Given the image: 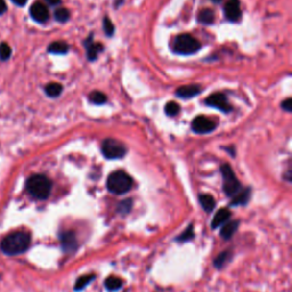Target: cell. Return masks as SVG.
<instances>
[{
	"label": "cell",
	"mask_w": 292,
	"mask_h": 292,
	"mask_svg": "<svg viewBox=\"0 0 292 292\" xmlns=\"http://www.w3.org/2000/svg\"><path fill=\"white\" fill-rule=\"evenodd\" d=\"M194 238H195V233H194V225L191 224V225H189V227H187L185 231L182 233V234H179L178 236H177V238L175 239V241L178 243H186V242L192 241Z\"/></svg>",
	"instance_id": "22"
},
{
	"label": "cell",
	"mask_w": 292,
	"mask_h": 292,
	"mask_svg": "<svg viewBox=\"0 0 292 292\" xmlns=\"http://www.w3.org/2000/svg\"><path fill=\"white\" fill-rule=\"evenodd\" d=\"M217 124L207 117L199 116L192 121V129L196 134H209L216 129Z\"/></svg>",
	"instance_id": "9"
},
{
	"label": "cell",
	"mask_w": 292,
	"mask_h": 292,
	"mask_svg": "<svg viewBox=\"0 0 292 292\" xmlns=\"http://www.w3.org/2000/svg\"><path fill=\"white\" fill-rule=\"evenodd\" d=\"M63 92V86L61 83L57 82H51L48 83V85L45 87V93L47 94V96L51 97V98H55V97H58Z\"/></svg>",
	"instance_id": "23"
},
{
	"label": "cell",
	"mask_w": 292,
	"mask_h": 292,
	"mask_svg": "<svg viewBox=\"0 0 292 292\" xmlns=\"http://www.w3.org/2000/svg\"><path fill=\"white\" fill-rule=\"evenodd\" d=\"M27 193L33 199L37 200H47L51 193L53 183L45 175H33L26 180L25 184Z\"/></svg>",
	"instance_id": "2"
},
{
	"label": "cell",
	"mask_w": 292,
	"mask_h": 292,
	"mask_svg": "<svg viewBox=\"0 0 292 292\" xmlns=\"http://www.w3.org/2000/svg\"><path fill=\"white\" fill-rule=\"evenodd\" d=\"M7 12V5L5 0H0V15L5 14Z\"/></svg>",
	"instance_id": "32"
},
{
	"label": "cell",
	"mask_w": 292,
	"mask_h": 292,
	"mask_svg": "<svg viewBox=\"0 0 292 292\" xmlns=\"http://www.w3.org/2000/svg\"><path fill=\"white\" fill-rule=\"evenodd\" d=\"M10 56H12V48L8 44L2 43L0 45V60L7 61Z\"/></svg>",
	"instance_id": "29"
},
{
	"label": "cell",
	"mask_w": 292,
	"mask_h": 292,
	"mask_svg": "<svg viewBox=\"0 0 292 292\" xmlns=\"http://www.w3.org/2000/svg\"><path fill=\"white\" fill-rule=\"evenodd\" d=\"M240 225L239 220H229L226 222V224L222 225V228L220 231V236L224 240H229L232 239V236L235 234L236 231H238Z\"/></svg>",
	"instance_id": "15"
},
{
	"label": "cell",
	"mask_w": 292,
	"mask_h": 292,
	"mask_svg": "<svg viewBox=\"0 0 292 292\" xmlns=\"http://www.w3.org/2000/svg\"><path fill=\"white\" fill-rule=\"evenodd\" d=\"M202 92V88L197 85H190V86H182L179 87L178 89L176 90V95L179 97V98H192V97H195L196 95Z\"/></svg>",
	"instance_id": "12"
},
{
	"label": "cell",
	"mask_w": 292,
	"mask_h": 292,
	"mask_svg": "<svg viewBox=\"0 0 292 292\" xmlns=\"http://www.w3.org/2000/svg\"><path fill=\"white\" fill-rule=\"evenodd\" d=\"M31 234L25 231H16L6 235L0 242V249L7 256H19L26 252L31 245Z\"/></svg>",
	"instance_id": "1"
},
{
	"label": "cell",
	"mask_w": 292,
	"mask_h": 292,
	"mask_svg": "<svg viewBox=\"0 0 292 292\" xmlns=\"http://www.w3.org/2000/svg\"><path fill=\"white\" fill-rule=\"evenodd\" d=\"M282 109L286 110L287 112H291L292 111V99L287 98L284 102H282Z\"/></svg>",
	"instance_id": "31"
},
{
	"label": "cell",
	"mask_w": 292,
	"mask_h": 292,
	"mask_svg": "<svg viewBox=\"0 0 292 292\" xmlns=\"http://www.w3.org/2000/svg\"><path fill=\"white\" fill-rule=\"evenodd\" d=\"M204 103H206L208 106L215 107V109H218L224 113H228L232 111V106L229 105L227 98H226V96L221 93L213 94V95H210L204 100Z\"/></svg>",
	"instance_id": "8"
},
{
	"label": "cell",
	"mask_w": 292,
	"mask_h": 292,
	"mask_svg": "<svg viewBox=\"0 0 292 292\" xmlns=\"http://www.w3.org/2000/svg\"><path fill=\"white\" fill-rule=\"evenodd\" d=\"M55 20L60 23H65L67 21L70 19V12L67 8H58L55 10Z\"/></svg>",
	"instance_id": "27"
},
{
	"label": "cell",
	"mask_w": 292,
	"mask_h": 292,
	"mask_svg": "<svg viewBox=\"0 0 292 292\" xmlns=\"http://www.w3.org/2000/svg\"><path fill=\"white\" fill-rule=\"evenodd\" d=\"M104 286H105V289L109 292H114L120 290L121 288H122L123 281L117 276H110L105 280Z\"/></svg>",
	"instance_id": "21"
},
{
	"label": "cell",
	"mask_w": 292,
	"mask_h": 292,
	"mask_svg": "<svg viewBox=\"0 0 292 292\" xmlns=\"http://www.w3.org/2000/svg\"><path fill=\"white\" fill-rule=\"evenodd\" d=\"M222 175V190L228 197H234L236 194H239L243 190V187L240 183V180L236 178L232 167L228 163L221 166L220 168Z\"/></svg>",
	"instance_id": "4"
},
{
	"label": "cell",
	"mask_w": 292,
	"mask_h": 292,
	"mask_svg": "<svg viewBox=\"0 0 292 292\" xmlns=\"http://www.w3.org/2000/svg\"><path fill=\"white\" fill-rule=\"evenodd\" d=\"M89 100L96 105H102V104L106 103V96L105 94L100 93V92H93L89 94Z\"/></svg>",
	"instance_id": "26"
},
{
	"label": "cell",
	"mask_w": 292,
	"mask_h": 292,
	"mask_svg": "<svg viewBox=\"0 0 292 292\" xmlns=\"http://www.w3.org/2000/svg\"><path fill=\"white\" fill-rule=\"evenodd\" d=\"M213 1H214V2H220L221 0H213Z\"/></svg>",
	"instance_id": "35"
},
{
	"label": "cell",
	"mask_w": 292,
	"mask_h": 292,
	"mask_svg": "<svg viewBox=\"0 0 292 292\" xmlns=\"http://www.w3.org/2000/svg\"><path fill=\"white\" fill-rule=\"evenodd\" d=\"M199 201L201 207L203 208V210L207 214L213 213L215 208H216V201H215L214 196L210 195V194H201L199 196Z\"/></svg>",
	"instance_id": "17"
},
{
	"label": "cell",
	"mask_w": 292,
	"mask_h": 292,
	"mask_svg": "<svg viewBox=\"0 0 292 292\" xmlns=\"http://www.w3.org/2000/svg\"><path fill=\"white\" fill-rule=\"evenodd\" d=\"M180 107L177 103L175 102H168L167 105L165 106V112L168 114L169 117H175L179 113Z\"/></svg>",
	"instance_id": "28"
},
{
	"label": "cell",
	"mask_w": 292,
	"mask_h": 292,
	"mask_svg": "<svg viewBox=\"0 0 292 292\" xmlns=\"http://www.w3.org/2000/svg\"><path fill=\"white\" fill-rule=\"evenodd\" d=\"M231 217H232L231 210L227 209V208H221V209H219L216 213V215L214 216L213 221H211V228L216 229L218 227H220V226L229 221V218Z\"/></svg>",
	"instance_id": "13"
},
{
	"label": "cell",
	"mask_w": 292,
	"mask_h": 292,
	"mask_svg": "<svg viewBox=\"0 0 292 292\" xmlns=\"http://www.w3.org/2000/svg\"><path fill=\"white\" fill-rule=\"evenodd\" d=\"M104 31H105L106 36H109V37L112 36L113 32H114L113 23L111 22V20L107 19V17L104 19Z\"/></svg>",
	"instance_id": "30"
},
{
	"label": "cell",
	"mask_w": 292,
	"mask_h": 292,
	"mask_svg": "<svg viewBox=\"0 0 292 292\" xmlns=\"http://www.w3.org/2000/svg\"><path fill=\"white\" fill-rule=\"evenodd\" d=\"M14 3H16L17 6H24L26 3L27 0H12Z\"/></svg>",
	"instance_id": "33"
},
{
	"label": "cell",
	"mask_w": 292,
	"mask_h": 292,
	"mask_svg": "<svg viewBox=\"0 0 292 292\" xmlns=\"http://www.w3.org/2000/svg\"><path fill=\"white\" fill-rule=\"evenodd\" d=\"M102 153L106 159L117 160L123 158L127 154V147L124 144L116 140H105L102 144Z\"/></svg>",
	"instance_id": "6"
},
{
	"label": "cell",
	"mask_w": 292,
	"mask_h": 292,
	"mask_svg": "<svg viewBox=\"0 0 292 292\" xmlns=\"http://www.w3.org/2000/svg\"><path fill=\"white\" fill-rule=\"evenodd\" d=\"M133 200L131 199H126V200H122L121 202L118 203L117 206V213L121 215V216H126L133 209Z\"/></svg>",
	"instance_id": "25"
},
{
	"label": "cell",
	"mask_w": 292,
	"mask_h": 292,
	"mask_svg": "<svg viewBox=\"0 0 292 292\" xmlns=\"http://www.w3.org/2000/svg\"><path fill=\"white\" fill-rule=\"evenodd\" d=\"M46 2H48L51 6H55V5H58V3H61V0H46Z\"/></svg>",
	"instance_id": "34"
},
{
	"label": "cell",
	"mask_w": 292,
	"mask_h": 292,
	"mask_svg": "<svg viewBox=\"0 0 292 292\" xmlns=\"http://www.w3.org/2000/svg\"><path fill=\"white\" fill-rule=\"evenodd\" d=\"M133 185V178L126 171H122V170H117V171L110 173L106 180V187L109 192L117 194V195L128 193Z\"/></svg>",
	"instance_id": "3"
},
{
	"label": "cell",
	"mask_w": 292,
	"mask_h": 292,
	"mask_svg": "<svg viewBox=\"0 0 292 292\" xmlns=\"http://www.w3.org/2000/svg\"><path fill=\"white\" fill-rule=\"evenodd\" d=\"M250 196H251V190L243 189L239 194L232 197L231 206H245L249 202Z\"/></svg>",
	"instance_id": "16"
},
{
	"label": "cell",
	"mask_w": 292,
	"mask_h": 292,
	"mask_svg": "<svg viewBox=\"0 0 292 292\" xmlns=\"http://www.w3.org/2000/svg\"><path fill=\"white\" fill-rule=\"evenodd\" d=\"M232 257H233V253L231 250H225V251L220 252L214 260L215 267H216L217 269L224 268V267L227 265L229 262H231Z\"/></svg>",
	"instance_id": "18"
},
{
	"label": "cell",
	"mask_w": 292,
	"mask_h": 292,
	"mask_svg": "<svg viewBox=\"0 0 292 292\" xmlns=\"http://www.w3.org/2000/svg\"><path fill=\"white\" fill-rule=\"evenodd\" d=\"M224 13L228 21L233 23L239 22L242 17L241 6H240L239 0H227L224 6Z\"/></svg>",
	"instance_id": "10"
},
{
	"label": "cell",
	"mask_w": 292,
	"mask_h": 292,
	"mask_svg": "<svg viewBox=\"0 0 292 292\" xmlns=\"http://www.w3.org/2000/svg\"><path fill=\"white\" fill-rule=\"evenodd\" d=\"M86 47H87V57L89 61H95L98 54L103 49V45L93 43V36L89 37L88 40H86Z\"/></svg>",
	"instance_id": "14"
},
{
	"label": "cell",
	"mask_w": 292,
	"mask_h": 292,
	"mask_svg": "<svg viewBox=\"0 0 292 292\" xmlns=\"http://www.w3.org/2000/svg\"><path fill=\"white\" fill-rule=\"evenodd\" d=\"M60 239L62 250L67 253V255H72L79 248V242L76 239L75 233L73 231H62L58 234Z\"/></svg>",
	"instance_id": "7"
},
{
	"label": "cell",
	"mask_w": 292,
	"mask_h": 292,
	"mask_svg": "<svg viewBox=\"0 0 292 292\" xmlns=\"http://www.w3.org/2000/svg\"><path fill=\"white\" fill-rule=\"evenodd\" d=\"M197 21L200 23L206 24V25H210V24L214 23L215 21V14L211 9H202L199 13V16H197Z\"/></svg>",
	"instance_id": "24"
},
{
	"label": "cell",
	"mask_w": 292,
	"mask_h": 292,
	"mask_svg": "<svg viewBox=\"0 0 292 292\" xmlns=\"http://www.w3.org/2000/svg\"><path fill=\"white\" fill-rule=\"evenodd\" d=\"M48 53L56 54V55H63L69 51V45L64 41H54L51 43L47 48Z\"/></svg>",
	"instance_id": "19"
},
{
	"label": "cell",
	"mask_w": 292,
	"mask_h": 292,
	"mask_svg": "<svg viewBox=\"0 0 292 292\" xmlns=\"http://www.w3.org/2000/svg\"><path fill=\"white\" fill-rule=\"evenodd\" d=\"M201 44L191 34H179L172 44L173 53L179 55H192L199 51Z\"/></svg>",
	"instance_id": "5"
},
{
	"label": "cell",
	"mask_w": 292,
	"mask_h": 292,
	"mask_svg": "<svg viewBox=\"0 0 292 292\" xmlns=\"http://www.w3.org/2000/svg\"><path fill=\"white\" fill-rule=\"evenodd\" d=\"M31 17L38 23H45L49 19V10L46 5L41 2H34L30 8Z\"/></svg>",
	"instance_id": "11"
},
{
	"label": "cell",
	"mask_w": 292,
	"mask_h": 292,
	"mask_svg": "<svg viewBox=\"0 0 292 292\" xmlns=\"http://www.w3.org/2000/svg\"><path fill=\"white\" fill-rule=\"evenodd\" d=\"M96 279L95 274H88V275H82L80 276L78 280L75 281L74 284V291H82L83 289H86L87 287L89 286L90 283L93 282L94 280Z\"/></svg>",
	"instance_id": "20"
}]
</instances>
